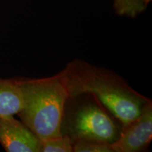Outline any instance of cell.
Returning <instances> with one entry per match:
<instances>
[{"mask_svg": "<svg viewBox=\"0 0 152 152\" xmlns=\"http://www.w3.org/2000/svg\"><path fill=\"white\" fill-rule=\"evenodd\" d=\"M75 152H113L111 144L96 141H79L73 143Z\"/></svg>", "mask_w": 152, "mask_h": 152, "instance_id": "9c48e42d", "label": "cell"}, {"mask_svg": "<svg viewBox=\"0 0 152 152\" xmlns=\"http://www.w3.org/2000/svg\"><path fill=\"white\" fill-rule=\"evenodd\" d=\"M152 140V103L149 100L141 113L121 128L118 138L111 144L113 152H140L147 149Z\"/></svg>", "mask_w": 152, "mask_h": 152, "instance_id": "277c9868", "label": "cell"}, {"mask_svg": "<svg viewBox=\"0 0 152 152\" xmlns=\"http://www.w3.org/2000/svg\"><path fill=\"white\" fill-rule=\"evenodd\" d=\"M21 109L16 114L40 140L61 136V123L69 98L62 71L42 78L17 77Z\"/></svg>", "mask_w": 152, "mask_h": 152, "instance_id": "7a4b0ae2", "label": "cell"}, {"mask_svg": "<svg viewBox=\"0 0 152 152\" xmlns=\"http://www.w3.org/2000/svg\"><path fill=\"white\" fill-rule=\"evenodd\" d=\"M69 97L91 94L121 123V128L140 115L150 99L114 72L76 58L62 71Z\"/></svg>", "mask_w": 152, "mask_h": 152, "instance_id": "6da1fadb", "label": "cell"}, {"mask_svg": "<svg viewBox=\"0 0 152 152\" xmlns=\"http://www.w3.org/2000/svg\"><path fill=\"white\" fill-rule=\"evenodd\" d=\"M87 94L69 97L61 123V134L73 142L96 141L112 144L118 138L121 128L101 106L99 101Z\"/></svg>", "mask_w": 152, "mask_h": 152, "instance_id": "3957f363", "label": "cell"}, {"mask_svg": "<svg viewBox=\"0 0 152 152\" xmlns=\"http://www.w3.org/2000/svg\"><path fill=\"white\" fill-rule=\"evenodd\" d=\"M0 144L7 152H41V140L14 115H0Z\"/></svg>", "mask_w": 152, "mask_h": 152, "instance_id": "5b68a950", "label": "cell"}, {"mask_svg": "<svg viewBox=\"0 0 152 152\" xmlns=\"http://www.w3.org/2000/svg\"><path fill=\"white\" fill-rule=\"evenodd\" d=\"M21 106V93L16 78H0V115H16Z\"/></svg>", "mask_w": 152, "mask_h": 152, "instance_id": "8992f818", "label": "cell"}, {"mask_svg": "<svg viewBox=\"0 0 152 152\" xmlns=\"http://www.w3.org/2000/svg\"><path fill=\"white\" fill-rule=\"evenodd\" d=\"M151 0H114L113 9L121 16L134 18L147 9Z\"/></svg>", "mask_w": 152, "mask_h": 152, "instance_id": "52a82bcc", "label": "cell"}, {"mask_svg": "<svg viewBox=\"0 0 152 152\" xmlns=\"http://www.w3.org/2000/svg\"><path fill=\"white\" fill-rule=\"evenodd\" d=\"M73 142L67 135L41 140V152H73Z\"/></svg>", "mask_w": 152, "mask_h": 152, "instance_id": "ba28073f", "label": "cell"}]
</instances>
